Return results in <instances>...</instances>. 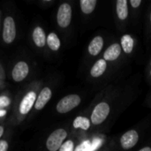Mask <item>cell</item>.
Wrapping results in <instances>:
<instances>
[{
	"label": "cell",
	"instance_id": "obj_1",
	"mask_svg": "<svg viewBox=\"0 0 151 151\" xmlns=\"http://www.w3.org/2000/svg\"><path fill=\"white\" fill-rule=\"evenodd\" d=\"M67 137V132L64 128L53 131L46 140V148L49 151H58Z\"/></svg>",
	"mask_w": 151,
	"mask_h": 151
},
{
	"label": "cell",
	"instance_id": "obj_2",
	"mask_svg": "<svg viewBox=\"0 0 151 151\" xmlns=\"http://www.w3.org/2000/svg\"><path fill=\"white\" fill-rule=\"evenodd\" d=\"M81 102V98L80 96L76 94H72L64 96L62 99L59 100V102L57 104L56 109L58 113L64 114L71 111L74 108L80 105Z\"/></svg>",
	"mask_w": 151,
	"mask_h": 151
},
{
	"label": "cell",
	"instance_id": "obj_3",
	"mask_svg": "<svg viewBox=\"0 0 151 151\" xmlns=\"http://www.w3.org/2000/svg\"><path fill=\"white\" fill-rule=\"evenodd\" d=\"M110 111H111L110 105L106 102H101L97 104L93 109V111L91 113L90 122L95 126L101 125L103 122H104V120H106V119L110 114Z\"/></svg>",
	"mask_w": 151,
	"mask_h": 151
},
{
	"label": "cell",
	"instance_id": "obj_4",
	"mask_svg": "<svg viewBox=\"0 0 151 151\" xmlns=\"http://www.w3.org/2000/svg\"><path fill=\"white\" fill-rule=\"evenodd\" d=\"M72 15H73V10L71 5L67 3L61 4L60 6L58 7V13H57L58 25L62 28H65L69 27L72 21Z\"/></svg>",
	"mask_w": 151,
	"mask_h": 151
},
{
	"label": "cell",
	"instance_id": "obj_5",
	"mask_svg": "<svg viewBox=\"0 0 151 151\" xmlns=\"http://www.w3.org/2000/svg\"><path fill=\"white\" fill-rule=\"evenodd\" d=\"M16 37V24L11 16L5 17L3 24V40L5 43H12Z\"/></svg>",
	"mask_w": 151,
	"mask_h": 151
},
{
	"label": "cell",
	"instance_id": "obj_6",
	"mask_svg": "<svg viewBox=\"0 0 151 151\" xmlns=\"http://www.w3.org/2000/svg\"><path fill=\"white\" fill-rule=\"evenodd\" d=\"M29 73V66L27 62L19 61L18 62L12 71V80L16 82H20L26 79Z\"/></svg>",
	"mask_w": 151,
	"mask_h": 151
},
{
	"label": "cell",
	"instance_id": "obj_7",
	"mask_svg": "<svg viewBox=\"0 0 151 151\" xmlns=\"http://www.w3.org/2000/svg\"><path fill=\"white\" fill-rule=\"evenodd\" d=\"M35 100H36V94L35 91H29L28 93H27L22 98L21 102L19 103V113L22 115L27 114L31 111V109L35 106Z\"/></svg>",
	"mask_w": 151,
	"mask_h": 151
},
{
	"label": "cell",
	"instance_id": "obj_8",
	"mask_svg": "<svg viewBox=\"0 0 151 151\" xmlns=\"http://www.w3.org/2000/svg\"><path fill=\"white\" fill-rule=\"evenodd\" d=\"M139 142V134L135 130H129L120 137V145L124 150L134 148Z\"/></svg>",
	"mask_w": 151,
	"mask_h": 151
},
{
	"label": "cell",
	"instance_id": "obj_9",
	"mask_svg": "<svg viewBox=\"0 0 151 151\" xmlns=\"http://www.w3.org/2000/svg\"><path fill=\"white\" fill-rule=\"evenodd\" d=\"M52 96V91L50 88L45 87L43 88L41 92L39 93V95L36 96V100H35V108L37 111H41L42 110L46 104L49 103V101L50 100Z\"/></svg>",
	"mask_w": 151,
	"mask_h": 151
},
{
	"label": "cell",
	"instance_id": "obj_10",
	"mask_svg": "<svg viewBox=\"0 0 151 151\" xmlns=\"http://www.w3.org/2000/svg\"><path fill=\"white\" fill-rule=\"evenodd\" d=\"M122 51L121 46L118 42H114L110 45L104 53V59L107 61H115L119 58Z\"/></svg>",
	"mask_w": 151,
	"mask_h": 151
},
{
	"label": "cell",
	"instance_id": "obj_11",
	"mask_svg": "<svg viewBox=\"0 0 151 151\" xmlns=\"http://www.w3.org/2000/svg\"><path fill=\"white\" fill-rule=\"evenodd\" d=\"M103 47H104V38L100 35H97V36L94 37L91 40V42H89L88 50L91 56L96 57V56L99 55V53L102 51Z\"/></svg>",
	"mask_w": 151,
	"mask_h": 151
},
{
	"label": "cell",
	"instance_id": "obj_12",
	"mask_svg": "<svg viewBox=\"0 0 151 151\" xmlns=\"http://www.w3.org/2000/svg\"><path fill=\"white\" fill-rule=\"evenodd\" d=\"M32 38L34 43L38 48H43L46 45V39L47 35L44 32V30L41 27H36L34 28L32 33Z\"/></svg>",
	"mask_w": 151,
	"mask_h": 151
},
{
	"label": "cell",
	"instance_id": "obj_13",
	"mask_svg": "<svg viewBox=\"0 0 151 151\" xmlns=\"http://www.w3.org/2000/svg\"><path fill=\"white\" fill-rule=\"evenodd\" d=\"M106 69H107V62L104 58H100L91 67L90 75L93 78H98L105 73Z\"/></svg>",
	"mask_w": 151,
	"mask_h": 151
},
{
	"label": "cell",
	"instance_id": "obj_14",
	"mask_svg": "<svg viewBox=\"0 0 151 151\" xmlns=\"http://www.w3.org/2000/svg\"><path fill=\"white\" fill-rule=\"evenodd\" d=\"M116 12L120 20H126L128 17V2L127 0H118L116 3Z\"/></svg>",
	"mask_w": 151,
	"mask_h": 151
},
{
	"label": "cell",
	"instance_id": "obj_15",
	"mask_svg": "<svg viewBox=\"0 0 151 151\" xmlns=\"http://www.w3.org/2000/svg\"><path fill=\"white\" fill-rule=\"evenodd\" d=\"M120 46L126 54L132 53L134 46V41L133 37L130 35H123L120 39Z\"/></svg>",
	"mask_w": 151,
	"mask_h": 151
},
{
	"label": "cell",
	"instance_id": "obj_16",
	"mask_svg": "<svg viewBox=\"0 0 151 151\" xmlns=\"http://www.w3.org/2000/svg\"><path fill=\"white\" fill-rule=\"evenodd\" d=\"M46 44L49 46L50 50H51L53 51H58L60 49L61 42H60L59 37L58 36V35L54 32H51L47 35Z\"/></svg>",
	"mask_w": 151,
	"mask_h": 151
},
{
	"label": "cell",
	"instance_id": "obj_17",
	"mask_svg": "<svg viewBox=\"0 0 151 151\" xmlns=\"http://www.w3.org/2000/svg\"><path fill=\"white\" fill-rule=\"evenodd\" d=\"M90 119H88L86 117H82V116H78L74 119L73 122V126L74 128L76 129H81L84 131H87L90 128Z\"/></svg>",
	"mask_w": 151,
	"mask_h": 151
},
{
	"label": "cell",
	"instance_id": "obj_18",
	"mask_svg": "<svg viewBox=\"0 0 151 151\" xmlns=\"http://www.w3.org/2000/svg\"><path fill=\"white\" fill-rule=\"evenodd\" d=\"M96 4H97L96 0H81L80 1L81 10L84 14L92 13L96 9Z\"/></svg>",
	"mask_w": 151,
	"mask_h": 151
},
{
	"label": "cell",
	"instance_id": "obj_19",
	"mask_svg": "<svg viewBox=\"0 0 151 151\" xmlns=\"http://www.w3.org/2000/svg\"><path fill=\"white\" fill-rule=\"evenodd\" d=\"M58 151H74V143L72 140H68L65 142Z\"/></svg>",
	"mask_w": 151,
	"mask_h": 151
},
{
	"label": "cell",
	"instance_id": "obj_20",
	"mask_svg": "<svg viewBox=\"0 0 151 151\" xmlns=\"http://www.w3.org/2000/svg\"><path fill=\"white\" fill-rule=\"evenodd\" d=\"M10 104H11V100H10L9 97H7L5 96H0V110L3 109V108L7 107Z\"/></svg>",
	"mask_w": 151,
	"mask_h": 151
},
{
	"label": "cell",
	"instance_id": "obj_21",
	"mask_svg": "<svg viewBox=\"0 0 151 151\" xmlns=\"http://www.w3.org/2000/svg\"><path fill=\"white\" fill-rule=\"evenodd\" d=\"M9 144L5 140H0V151H7Z\"/></svg>",
	"mask_w": 151,
	"mask_h": 151
},
{
	"label": "cell",
	"instance_id": "obj_22",
	"mask_svg": "<svg viewBox=\"0 0 151 151\" xmlns=\"http://www.w3.org/2000/svg\"><path fill=\"white\" fill-rule=\"evenodd\" d=\"M87 146H88V142H83V143L80 144V145L74 150V151H86V150H87Z\"/></svg>",
	"mask_w": 151,
	"mask_h": 151
},
{
	"label": "cell",
	"instance_id": "obj_23",
	"mask_svg": "<svg viewBox=\"0 0 151 151\" xmlns=\"http://www.w3.org/2000/svg\"><path fill=\"white\" fill-rule=\"evenodd\" d=\"M142 0H131L130 1V4L134 7V8H138L141 4H142Z\"/></svg>",
	"mask_w": 151,
	"mask_h": 151
},
{
	"label": "cell",
	"instance_id": "obj_24",
	"mask_svg": "<svg viewBox=\"0 0 151 151\" xmlns=\"http://www.w3.org/2000/svg\"><path fill=\"white\" fill-rule=\"evenodd\" d=\"M138 151H151V148L150 147H149V146H147V147H144V148L141 149L140 150Z\"/></svg>",
	"mask_w": 151,
	"mask_h": 151
},
{
	"label": "cell",
	"instance_id": "obj_25",
	"mask_svg": "<svg viewBox=\"0 0 151 151\" xmlns=\"http://www.w3.org/2000/svg\"><path fill=\"white\" fill-rule=\"evenodd\" d=\"M4 127L0 126V139H1V137L3 136V134H4Z\"/></svg>",
	"mask_w": 151,
	"mask_h": 151
},
{
	"label": "cell",
	"instance_id": "obj_26",
	"mask_svg": "<svg viewBox=\"0 0 151 151\" xmlns=\"http://www.w3.org/2000/svg\"><path fill=\"white\" fill-rule=\"evenodd\" d=\"M5 113H6V111H4V110H0V117L4 116V115H5Z\"/></svg>",
	"mask_w": 151,
	"mask_h": 151
},
{
	"label": "cell",
	"instance_id": "obj_27",
	"mask_svg": "<svg viewBox=\"0 0 151 151\" xmlns=\"http://www.w3.org/2000/svg\"><path fill=\"white\" fill-rule=\"evenodd\" d=\"M150 23H151V12H150Z\"/></svg>",
	"mask_w": 151,
	"mask_h": 151
},
{
	"label": "cell",
	"instance_id": "obj_28",
	"mask_svg": "<svg viewBox=\"0 0 151 151\" xmlns=\"http://www.w3.org/2000/svg\"><path fill=\"white\" fill-rule=\"evenodd\" d=\"M150 65H151V63H150ZM150 75H151V70H150Z\"/></svg>",
	"mask_w": 151,
	"mask_h": 151
}]
</instances>
